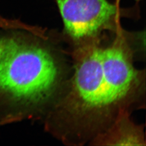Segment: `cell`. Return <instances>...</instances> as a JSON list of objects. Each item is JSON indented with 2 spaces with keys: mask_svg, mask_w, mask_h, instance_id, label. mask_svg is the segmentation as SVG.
Wrapping results in <instances>:
<instances>
[{
  "mask_svg": "<svg viewBox=\"0 0 146 146\" xmlns=\"http://www.w3.org/2000/svg\"><path fill=\"white\" fill-rule=\"evenodd\" d=\"M32 33L0 37V101L14 110L43 103L58 84L56 63Z\"/></svg>",
  "mask_w": 146,
  "mask_h": 146,
  "instance_id": "1",
  "label": "cell"
},
{
  "mask_svg": "<svg viewBox=\"0 0 146 146\" xmlns=\"http://www.w3.org/2000/svg\"><path fill=\"white\" fill-rule=\"evenodd\" d=\"M76 61L71 98L81 111L102 113L119 104L137 83L138 74L121 41L86 47Z\"/></svg>",
  "mask_w": 146,
  "mask_h": 146,
  "instance_id": "2",
  "label": "cell"
},
{
  "mask_svg": "<svg viewBox=\"0 0 146 146\" xmlns=\"http://www.w3.org/2000/svg\"><path fill=\"white\" fill-rule=\"evenodd\" d=\"M64 31L76 41L93 39L115 29L122 16L129 12L108 0H56Z\"/></svg>",
  "mask_w": 146,
  "mask_h": 146,
  "instance_id": "3",
  "label": "cell"
},
{
  "mask_svg": "<svg viewBox=\"0 0 146 146\" xmlns=\"http://www.w3.org/2000/svg\"><path fill=\"white\" fill-rule=\"evenodd\" d=\"M0 28L8 30H26L38 33L42 31L38 28L31 26L16 20H9L0 17Z\"/></svg>",
  "mask_w": 146,
  "mask_h": 146,
  "instance_id": "4",
  "label": "cell"
},
{
  "mask_svg": "<svg viewBox=\"0 0 146 146\" xmlns=\"http://www.w3.org/2000/svg\"><path fill=\"white\" fill-rule=\"evenodd\" d=\"M136 1H140V0H136Z\"/></svg>",
  "mask_w": 146,
  "mask_h": 146,
  "instance_id": "5",
  "label": "cell"
}]
</instances>
